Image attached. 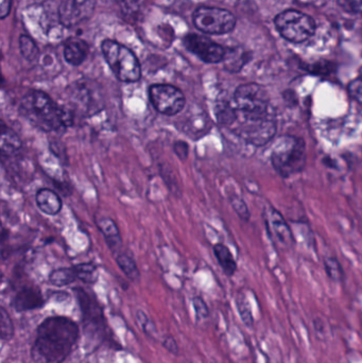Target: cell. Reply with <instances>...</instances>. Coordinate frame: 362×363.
<instances>
[{"mask_svg": "<svg viewBox=\"0 0 362 363\" xmlns=\"http://www.w3.org/2000/svg\"><path fill=\"white\" fill-rule=\"evenodd\" d=\"M18 110L21 116L44 132L63 133L72 125L70 115L44 91H31L26 94Z\"/></svg>", "mask_w": 362, "mask_h": 363, "instance_id": "cell-3", "label": "cell"}, {"mask_svg": "<svg viewBox=\"0 0 362 363\" xmlns=\"http://www.w3.org/2000/svg\"><path fill=\"white\" fill-rule=\"evenodd\" d=\"M21 149V142L18 135L10 128L1 123V138H0V150L2 157H12Z\"/></svg>", "mask_w": 362, "mask_h": 363, "instance_id": "cell-17", "label": "cell"}, {"mask_svg": "<svg viewBox=\"0 0 362 363\" xmlns=\"http://www.w3.org/2000/svg\"><path fill=\"white\" fill-rule=\"evenodd\" d=\"M359 76H362V67L361 68V72H359Z\"/></svg>", "mask_w": 362, "mask_h": 363, "instance_id": "cell-36", "label": "cell"}, {"mask_svg": "<svg viewBox=\"0 0 362 363\" xmlns=\"http://www.w3.org/2000/svg\"><path fill=\"white\" fill-rule=\"evenodd\" d=\"M231 204L233 206L234 211H236L238 216L242 218L244 221H248L250 219V211H249L248 206L242 199L232 198Z\"/></svg>", "mask_w": 362, "mask_h": 363, "instance_id": "cell-27", "label": "cell"}, {"mask_svg": "<svg viewBox=\"0 0 362 363\" xmlns=\"http://www.w3.org/2000/svg\"><path fill=\"white\" fill-rule=\"evenodd\" d=\"M19 49H21V55L28 61H35L40 55L38 47L32 38L27 35H21L19 38Z\"/></svg>", "mask_w": 362, "mask_h": 363, "instance_id": "cell-24", "label": "cell"}, {"mask_svg": "<svg viewBox=\"0 0 362 363\" xmlns=\"http://www.w3.org/2000/svg\"><path fill=\"white\" fill-rule=\"evenodd\" d=\"M79 328L65 317H51L38 328L32 347L35 363H62L78 342Z\"/></svg>", "mask_w": 362, "mask_h": 363, "instance_id": "cell-2", "label": "cell"}, {"mask_svg": "<svg viewBox=\"0 0 362 363\" xmlns=\"http://www.w3.org/2000/svg\"><path fill=\"white\" fill-rule=\"evenodd\" d=\"M348 91L355 101L362 104V76L351 81L348 86Z\"/></svg>", "mask_w": 362, "mask_h": 363, "instance_id": "cell-28", "label": "cell"}, {"mask_svg": "<svg viewBox=\"0 0 362 363\" xmlns=\"http://www.w3.org/2000/svg\"><path fill=\"white\" fill-rule=\"evenodd\" d=\"M77 277L86 284H94L98 279V269L94 264H80L74 267Z\"/></svg>", "mask_w": 362, "mask_h": 363, "instance_id": "cell-23", "label": "cell"}, {"mask_svg": "<svg viewBox=\"0 0 362 363\" xmlns=\"http://www.w3.org/2000/svg\"><path fill=\"white\" fill-rule=\"evenodd\" d=\"M11 4H12V0H1L0 2V16L1 18H6L8 16L9 13H10L11 10Z\"/></svg>", "mask_w": 362, "mask_h": 363, "instance_id": "cell-35", "label": "cell"}, {"mask_svg": "<svg viewBox=\"0 0 362 363\" xmlns=\"http://www.w3.org/2000/svg\"><path fill=\"white\" fill-rule=\"evenodd\" d=\"M35 202L38 208L48 216L57 215L63 206L59 194L48 188H43L36 192Z\"/></svg>", "mask_w": 362, "mask_h": 363, "instance_id": "cell-14", "label": "cell"}, {"mask_svg": "<svg viewBox=\"0 0 362 363\" xmlns=\"http://www.w3.org/2000/svg\"><path fill=\"white\" fill-rule=\"evenodd\" d=\"M324 268L325 272H327V277L335 281V283H342L344 281V269H342L341 264L338 262L337 258L335 257H327L324 260Z\"/></svg>", "mask_w": 362, "mask_h": 363, "instance_id": "cell-22", "label": "cell"}, {"mask_svg": "<svg viewBox=\"0 0 362 363\" xmlns=\"http://www.w3.org/2000/svg\"><path fill=\"white\" fill-rule=\"evenodd\" d=\"M236 307H237L238 313L240 319L244 322L247 328H253L254 325V317H253L252 309H251L250 303L244 294H240L236 296Z\"/></svg>", "mask_w": 362, "mask_h": 363, "instance_id": "cell-21", "label": "cell"}, {"mask_svg": "<svg viewBox=\"0 0 362 363\" xmlns=\"http://www.w3.org/2000/svg\"><path fill=\"white\" fill-rule=\"evenodd\" d=\"M214 253L219 264L222 268L223 272L227 277L235 274L236 271H237V262H236L235 258H234L233 254L230 251L229 247L222 245V243H218V245H214Z\"/></svg>", "mask_w": 362, "mask_h": 363, "instance_id": "cell-18", "label": "cell"}, {"mask_svg": "<svg viewBox=\"0 0 362 363\" xmlns=\"http://www.w3.org/2000/svg\"><path fill=\"white\" fill-rule=\"evenodd\" d=\"M184 45L193 55L205 63L216 64L225 61L227 49L214 40L199 34L185 36Z\"/></svg>", "mask_w": 362, "mask_h": 363, "instance_id": "cell-9", "label": "cell"}, {"mask_svg": "<svg viewBox=\"0 0 362 363\" xmlns=\"http://www.w3.org/2000/svg\"><path fill=\"white\" fill-rule=\"evenodd\" d=\"M193 23L208 34H227L235 28L236 18L230 11L212 6H200L193 13Z\"/></svg>", "mask_w": 362, "mask_h": 363, "instance_id": "cell-7", "label": "cell"}, {"mask_svg": "<svg viewBox=\"0 0 362 363\" xmlns=\"http://www.w3.org/2000/svg\"><path fill=\"white\" fill-rule=\"evenodd\" d=\"M89 47L86 42L79 38H70L64 47V57L72 66H79L89 55Z\"/></svg>", "mask_w": 362, "mask_h": 363, "instance_id": "cell-15", "label": "cell"}, {"mask_svg": "<svg viewBox=\"0 0 362 363\" xmlns=\"http://www.w3.org/2000/svg\"><path fill=\"white\" fill-rule=\"evenodd\" d=\"M76 291L77 298H78L79 304H80L81 309H82L83 317H84V323L87 325L100 326L103 328V313H102L101 307L99 306L95 298H91L86 291L77 288L74 289Z\"/></svg>", "mask_w": 362, "mask_h": 363, "instance_id": "cell-11", "label": "cell"}, {"mask_svg": "<svg viewBox=\"0 0 362 363\" xmlns=\"http://www.w3.org/2000/svg\"><path fill=\"white\" fill-rule=\"evenodd\" d=\"M342 10L353 14H362V0H338Z\"/></svg>", "mask_w": 362, "mask_h": 363, "instance_id": "cell-29", "label": "cell"}, {"mask_svg": "<svg viewBox=\"0 0 362 363\" xmlns=\"http://www.w3.org/2000/svg\"><path fill=\"white\" fill-rule=\"evenodd\" d=\"M117 264L123 272L129 277L131 281H136L140 279V272L136 266L133 258L130 257L128 254H119L116 258Z\"/></svg>", "mask_w": 362, "mask_h": 363, "instance_id": "cell-20", "label": "cell"}, {"mask_svg": "<svg viewBox=\"0 0 362 363\" xmlns=\"http://www.w3.org/2000/svg\"><path fill=\"white\" fill-rule=\"evenodd\" d=\"M274 170L283 178L303 172L306 165V144L303 138L282 135L276 138L271 151Z\"/></svg>", "mask_w": 362, "mask_h": 363, "instance_id": "cell-4", "label": "cell"}, {"mask_svg": "<svg viewBox=\"0 0 362 363\" xmlns=\"http://www.w3.org/2000/svg\"><path fill=\"white\" fill-rule=\"evenodd\" d=\"M193 307H195L196 315L198 320L205 319L210 315L208 307L206 306L205 302L199 296H196L193 300Z\"/></svg>", "mask_w": 362, "mask_h": 363, "instance_id": "cell-30", "label": "cell"}, {"mask_svg": "<svg viewBox=\"0 0 362 363\" xmlns=\"http://www.w3.org/2000/svg\"><path fill=\"white\" fill-rule=\"evenodd\" d=\"M163 345L168 352L174 354V355H178L179 347L178 345H176V340H174L172 337H166V338L164 339Z\"/></svg>", "mask_w": 362, "mask_h": 363, "instance_id": "cell-33", "label": "cell"}, {"mask_svg": "<svg viewBox=\"0 0 362 363\" xmlns=\"http://www.w3.org/2000/svg\"><path fill=\"white\" fill-rule=\"evenodd\" d=\"M153 108L166 116L180 114L186 106V98L178 87L170 84H154L149 89Z\"/></svg>", "mask_w": 362, "mask_h": 363, "instance_id": "cell-8", "label": "cell"}, {"mask_svg": "<svg viewBox=\"0 0 362 363\" xmlns=\"http://www.w3.org/2000/svg\"><path fill=\"white\" fill-rule=\"evenodd\" d=\"M97 226L103 235L106 245L110 247L111 251L114 254L120 251L123 247V239L116 223L111 218H101L97 222Z\"/></svg>", "mask_w": 362, "mask_h": 363, "instance_id": "cell-16", "label": "cell"}, {"mask_svg": "<svg viewBox=\"0 0 362 363\" xmlns=\"http://www.w3.org/2000/svg\"><path fill=\"white\" fill-rule=\"evenodd\" d=\"M225 67L232 72H237L242 69V66L246 64L244 53L237 50H227V55L225 59Z\"/></svg>", "mask_w": 362, "mask_h": 363, "instance_id": "cell-25", "label": "cell"}, {"mask_svg": "<svg viewBox=\"0 0 362 363\" xmlns=\"http://www.w3.org/2000/svg\"><path fill=\"white\" fill-rule=\"evenodd\" d=\"M276 29L283 38L291 43H303L316 32V23L310 15L300 11L287 10L274 19Z\"/></svg>", "mask_w": 362, "mask_h": 363, "instance_id": "cell-6", "label": "cell"}, {"mask_svg": "<svg viewBox=\"0 0 362 363\" xmlns=\"http://www.w3.org/2000/svg\"><path fill=\"white\" fill-rule=\"evenodd\" d=\"M97 0H61L59 17L62 25L74 27L91 16Z\"/></svg>", "mask_w": 362, "mask_h": 363, "instance_id": "cell-10", "label": "cell"}, {"mask_svg": "<svg viewBox=\"0 0 362 363\" xmlns=\"http://www.w3.org/2000/svg\"><path fill=\"white\" fill-rule=\"evenodd\" d=\"M267 363H276V362H271V360H268Z\"/></svg>", "mask_w": 362, "mask_h": 363, "instance_id": "cell-37", "label": "cell"}, {"mask_svg": "<svg viewBox=\"0 0 362 363\" xmlns=\"http://www.w3.org/2000/svg\"><path fill=\"white\" fill-rule=\"evenodd\" d=\"M43 306H44V298L36 287H23L17 292L13 300V307L19 313L33 311Z\"/></svg>", "mask_w": 362, "mask_h": 363, "instance_id": "cell-12", "label": "cell"}, {"mask_svg": "<svg viewBox=\"0 0 362 363\" xmlns=\"http://www.w3.org/2000/svg\"><path fill=\"white\" fill-rule=\"evenodd\" d=\"M77 279L78 277H77L76 271L74 268L55 269L49 275V281L57 287L69 285V284L74 283Z\"/></svg>", "mask_w": 362, "mask_h": 363, "instance_id": "cell-19", "label": "cell"}, {"mask_svg": "<svg viewBox=\"0 0 362 363\" xmlns=\"http://www.w3.org/2000/svg\"><path fill=\"white\" fill-rule=\"evenodd\" d=\"M136 318H137L138 323L140 324L144 332L149 334V333L151 332V330H149V326H152V324H151V321L148 319V317H147L146 313H142V311H138L137 313H136Z\"/></svg>", "mask_w": 362, "mask_h": 363, "instance_id": "cell-32", "label": "cell"}, {"mask_svg": "<svg viewBox=\"0 0 362 363\" xmlns=\"http://www.w3.org/2000/svg\"><path fill=\"white\" fill-rule=\"evenodd\" d=\"M174 151L181 161H186L187 157H188L189 147L184 140H178V142L174 143Z\"/></svg>", "mask_w": 362, "mask_h": 363, "instance_id": "cell-31", "label": "cell"}, {"mask_svg": "<svg viewBox=\"0 0 362 363\" xmlns=\"http://www.w3.org/2000/svg\"><path fill=\"white\" fill-rule=\"evenodd\" d=\"M101 49L106 63L118 80L125 83L140 81L142 68L137 57L129 48L115 40H106Z\"/></svg>", "mask_w": 362, "mask_h": 363, "instance_id": "cell-5", "label": "cell"}, {"mask_svg": "<svg viewBox=\"0 0 362 363\" xmlns=\"http://www.w3.org/2000/svg\"><path fill=\"white\" fill-rule=\"evenodd\" d=\"M314 328L316 330V333H318L319 335H325L327 334V324H325V321H323L321 318H317V319H314Z\"/></svg>", "mask_w": 362, "mask_h": 363, "instance_id": "cell-34", "label": "cell"}, {"mask_svg": "<svg viewBox=\"0 0 362 363\" xmlns=\"http://www.w3.org/2000/svg\"><path fill=\"white\" fill-rule=\"evenodd\" d=\"M0 333H1V339L4 341L11 340L14 335L12 319L4 307L0 309Z\"/></svg>", "mask_w": 362, "mask_h": 363, "instance_id": "cell-26", "label": "cell"}, {"mask_svg": "<svg viewBox=\"0 0 362 363\" xmlns=\"http://www.w3.org/2000/svg\"><path fill=\"white\" fill-rule=\"evenodd\" d=\"M267 223H269L270 230L273 233L281 245L287 247H293L295 241L293 232L280 211L274 208L270 209Z\"/></svg>", "mask_w": 362, "mask_h": 363, "instance_id": "cell-13", "label": "cell"}, {"mask_svg": "<svg viewBox=\"0 0 362 363\" xmlns=\"http://www.w3.org/2000/svg\"><path fill=\"white\" fill-rule=\"evenodd\" d=\"M230 104L234 115L231 127L247 142L263 147L276 138L278 118L265 87L257 83L240 85Z\"/></svg>", "mask_w": 362, "mask_h": 363, "instance_id": "cell-1", "label": "cell"}]
</instances>
